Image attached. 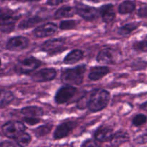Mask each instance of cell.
Masks as SVG:
<instances>
[{
  "instance_id": "8",
  "label": "cell",
  "mask_w": 147,
  "mask_h": 147,
  "mask_svg": "<svg viewBox=\"0 0 147 147\" xmlns=\"http://www.w3.org/2000/svg\"><path fill=\"white\" fill-rule=\"evenodd\" d=\"M56 74L57 73L55 69L43 68L34 73L32 76V78L34 82L42 83L53 80L55 78Z\"/></svg>"
},
{
  "instance_id": "11",
  "label": "cell",
  "mask_w": 147,
  "mask_h": 147,
  "mask_svg": "<svg viewBox=\"0 0 147 147\" xmlns=\"http://www.w3.org/2000/svg\"><path fill=\"white\" fill-rule=\"evenodd\" d=\"M76 126V123L73 121H67L60 123L54 132V139H60L66 137Z\"/></svg>"
},
{
  "instance_id": "31",
  "label": "cell",
  "mask_w": 147,
  "mask_h": 147,
  "mask_svg": "<svg viewBox=\"0 0 147 147\" xmlns=\"http://www.w3.org/2000/svg\"><path fill=\"white\" fill-rule=\"evenodd\" d=\"M135 142L139 144H144L147 143V134L142 135V136L136 138V139H135Z\"/></svg>"
},
{
  "instance_id": "4",
  "label": "cell",
  "mask_w": 147,
  "mask_h": 147,
  "mask_svg": "<svg viewBox=\"0 0 147 147\" xmlns=\"http://www.w3.org/2000/svg\"><path fill=\"white\" fill-rule=\"evenodd\" d=\"M24 131L25 126L20 121H9L2 126L3 134L9 139H16Z\"/></svg>"
},
{
  "instance_id": "7",
  "label": "cell",
  "mask_w": 147,
  "mask_h": 147,
  "mask_svg": "<svg viewBox=\"0 0 147 147\" xmlns=\"http://www.w3.org/2000/svg\"><path fill=\"white\" fill-rule=\"evenodd\" d=\"M76 13L84 20L93 21L98 17L99 11L96 9L83 4H78L76 7Z\"/></svg>"
},
{
  "instance_id": "26",
  "label": "cell",
  "mask_w": 147,
  "mask_h": 147,
  "mask_svg": "<svg viewBox=\"0 0 147 147\" xmlns=\"http://www.w3.org/2000/svg\"><path fill=\"white\" fill-rule=\"evenodd\" d=\"M78 22L76 20H65L60 22V28L63 30H72L78 25Z\"/></svg>"
},
{
  "instance_id": "3",
  "label": "cell",
  "mask_w": 147,
  "mask_h": 147,
  "mask_svg": "<svg viewBox=\"0 0 147 147\" xmlns=\"http://www.w3.org/2000/svg\"><path fill=\"white\" fill-rule=\"evenodd\" d=\"M40 65V60L33 57H30L19 62L14 67V70L18 74H28L34 71Z\"/></svg>"
},
{
  "instance_id": "25",
  "label": "cell",
  "mask_w": 147,
  "mask_h": 147,
  "mask_svg": "<svg viewBox=\"0 0 147 147\" xmlns=\"http://www.w3.org/2000/svg\"><path fill=\"white\" fill-rule=\"evenodd\" d=\"M52 129V126L50 125H44L34 129V133L37 137H43L48 134Z\"/></svg>"
},
{
  "instance_id": "2",
  "label": "cell",
  "mask_w": 147,
  "mask_h": 147,
  "mask_svg": "<svg viewBox=\"0 0 147 147\" xmlns=\"http://www.w3.org/2000/svg\"><path fill=\"white\" fill-rule=\"evenodd\" d=\"M86 70V65H79L75 68L67 69L62 73V82L68 86H79L83 83Z\"/></svg>"
},
{
  "instance_id": "27",
  "label": "cell",
  "mask_w": 147,
  "mask_h": 147,
  "mask_svg": "<svg viewBox=\"0 0 147 147\" xmlns=\"http://www.w3.org/2000/svg\"><path fill=\"white\" fill-rule=\"evenodd\" d=\"M14 99V94L10 91H7L4 93L3 98L0 102V107H6L8 106Z\"/></svg>"
},
{
  "instance_id": "13",
  "label": "cell",
  "mask_w": 147,
  "mask_h": 147,
  "mask_svg": "<svg viewBox=\"0 0 147 147\" xmlns=\"http://www.w3.org/2000/svg\"><path fill=\"white\" fill-rule=\"evenodd\" d=\"M99 13L101 15L103 21L106 23L112 22L116 17L114 7L111 4L102 6L100 8V10H99Z\"/></svg>"
},
{
  "instance_id": "38",
  "label": "cell",
  "mask_w": 147,
  "mask_h": 147,
  "mask_svg": "<svg viewBox=\"0 0 147 147\" xmlns=\"http://www.w3.org/2000/svg\"><path fill=\"white\" fill-rule=\"evenodd\" d=\"M0 65H1V60H0Z\"/></svg>"
},
{
  "instance_id": "19",
  "label": "cell",
  "mask_w": 147,
  "mask_h": 147,
  "mask_svg": "<svg viewBox=\"0 0 147 147\" xmlns=\"http://www.w3.org/2000/svg\"><path fill=\"white\" fill-rule=\"evenodd\" d=\"M83 57V53L80 50H72L64 58V63L67 65H73L80 61Z\"/></svg>"
},
{
  "instance_id": "30",
  "label": "cell",
  "mask_w": 147,
  "mask_h": 147,
  "mask_svg": "<svg viewBox=\"0 0 147 147\" xmlns=\"http://www.w3.org/2000/svg\"><path fill=\"white\" fill-rule=\"evenodd\" d=\"M24 121L28 125L33 126V125H35L37 123H38L40 121V119L37 117H24Z\"/></svg>"
},
{
  "instance_id": "20",
  "label": "cell",
  "mask_w": 147,
  "mask_h": 147,
  "mask_svg": "<svg viewBox=\"0 0 147 147\" xmlns=\"http://www.w3.org/2000/svg\"><path fill=\"white\" fill-rule=\"evenodd\" d=\"M76 13V7H69V6H65V7H61L55 13V17L56 19H61L64 17H71L74 16Z\"/></svg>"
},
{
  "instance_id": "6",
  "label": "cell",
  "mask_w": 147,
  "mask_h": 147,
  "mask_svg": "<svg viewBox=\"0 0 147 147\" xmlns=\"http://www.w3.org/2000/svg\"><path fill=\"white\" fill-rule=\"evenodd\" d=\"M77 93V88L73 86H68L60 88L55 96V100L58 104L67 103Z\"/></svg>"
},
{
  "instance_id": "29",
  "label": "cell",
  "mask_w": 147,
  "mask_h": 147,
  "mask_svg": "<svg viewBox=\"0 0 147 147\" xmlns=\"http://www.w3.org/2000/svg\"><path fill=\"white\" fill-rule=\"evenodd\" d=\"M88 101H89V97H86V96H83L80 100L77 102V107L79 109H84L88 107Z\"/></svg>"
},
{
  "instance_id": "39",
  "label": "cell",
  "mask_w": 147,
  "mask_h": 147,
  "mask_svg": "<svg viewBox=\"0 0 147 147\" xmlns=\"http://www.w3.org/2000/svg\"><path fill=\"white\" fill-rule=\"evenodd\" d=\"M146 46H147V42H146Z\"/></svg>"
},
{
  "instance_id": "24",
  "label": "cell",
  "mask_w": 147,
  "mask_h": 147,
  "mask_svg": "<svg viewBox=\"0 0 147 147\" xmlns=\"http://www.w3.org/2000/svg\"><path fill=\"white\" fill-rule=\"evenodd\" d=\"M31 140L32 139L30 135L24 132L16 139V143L20 146H27L30 144Z\"/></svg>"
},
{
  "instance_id": "1",
  "label": "cell",
  "mask_w": 147,
  "mask_h": 147,
  "mask_svg": "<svg viewBox=\"0 0 147 147\" xmlns=\"http://www.w3.org/2000/svg\"><path fill=\"white\" fill-rule=\"evenodd\" d=\"M110 94L104 89H95L89 96L88 108L91 112L103 110L109 104Z\"/></svg>"
},
{
  "instance_id": "15",
  "label": "cell",
  "mask_w": 147,
  "mask_h": 147,
  "mask_svg": "<svg viewBox=\"0 0 147 147\" xmlns=\"http://www.w3.org/2000/svg\"><path fill=\"white\" fill-rule=\"evenodd\" d=\"M19 16L11 11L4 10L0 14V25L8 26L13 24L19 19Z\"/></svg>"
},
{
  "instance_id": "9",
  "label": "cell",
  "mask_w": 147,
  "mask_h": 147,
  "mask_svg": "<svg viewBox=\"0 0 147 147\" xmlns=\"http://www.w3.org/2000/svg\"><path fill=\"white\" fill-rule=\"evenodd\" d=\"M29 45V40L25 37L17 36L10 39L7 43V50L11 51H19L25 49Z\"/></svg>"
},
{
  "instance_id": "23",
  "label": "cell",
  "mask_w": 147,
  "mask_h": 147,
  "mask_svg": "<svg viewBox=\"0 0 147 147\" xmlns=\"http://www.w3.org/2000/svg\"><path fill=\"white\" fill-rule=\"evenodd\" d=\"M138 26H139V24L136 22L129 23V24H126V25L123 26L119 29V34L122 36L127 35V34H129L131 32H132L134 30H136Z\"/></svg>"
},
{
  "instance_id": "37",
  "label": "cell",
  "mask_w": 147,
  "mask_h": 147,
  "mask_svg": "<svg viewBox=\"0 0 147 147\" xmlns=\"http://www.w3.org/2000/svg\"><path fill=\"white\" fill-rule=\"evenodd\" d=\"M1 90H0V96H1Z\"/></svg>"
},
{
  "instance_id": "35",
  "label": "cell",
  "mask_w": 147,
  "mask_h": 147,
  "mask_svg": "<svg viewBox=\"0 0 147 147\" xmlns=\"http://www.w3.org/2000/svg\"><path fill=\"white\" fill-rule=\"evenodd\" d=\"M141 109H144V110L147 111V102H146V103H144L143 105H142V106H141Z\"/></svg>"
},
{
  "instance_id": "36",
  "label": "cell",
  "mask_w": 147,
  "mask_h": 147,
  "mask_svg": "<svg viewBox=\"0 0 147 147\" xmlns=\"http://www.w3.org/2000/svg\"><path fill=\"white\" fill-rule=\"evenodd\" d=\"M25 1H40V0H25Z\"/></svg>"
},
{
  "instance_id": "10",
  "label": "cell",
  "mask_w": 147,
  "mask_h": 147,
  "mask_svg": "<svg viewBox=\"0 0 147 147\" xmlns=\"http://www.w3.org/2000/svg\"><path fill=\"white\" fill-rule=\"evenodd\" d=\"M57 26L53 22H48L36 27L34 30V35L37 37H46L54 34L57 32Z\"/></svg>"
},
{
  "instance_id": "21",
  "label": "cell",
  "mask_w": 147,
  "mask_h": 147,
  "mask_svg": "<svg viewBox=\"0 0 147 147\" xmlns=\"http://www.w3.org/2000/svg\"><path fill=\"white\" fill-rule=\"evenodd\" d=\"M135 7H136V5L133 1H130V0H126V1H123L119 5V12L121 14H130V13L133 12L134 10L135 9Z\"/></svg>"
},
{
  "instance_id": "12",
  "label": "cell",
  "mask_w": 147,
  "mask_h": 147,
  "mask_svg": "<svg viewBox=\"0 0 147 147\" xmlns=\"http://www.w3.org/2000/svg\"><path fill=\"white\" fill-rule=\"evenodd\" d=\"M117 57V55L113 49L107 48L101 50L97 55V61L100 63L104 64H111L113 63Z\"/></svg>"
},
{
  "instance_id": "18",
  "label": "cell",
  "mask_w": 147,
  "mask_h": 147,
  "mask_svg": "<svg viewBox=\"0 0 147 147\" xmlns=\"http://www.w3.org/2000/svg\"><path fill=\"white\" fill-rule=\"evenodd\" d=\"M129 136L126 132L124 131H118L113 134L111 139V144L112 146H119L123 144L129 142Z\"/></svg>"
},
{
  "instance_id": "14",
  "label": "cell",
  "mask_w": 147,
  "mask_h": 147,
  "mask_svg": "<svg viewBox=\"0 0 147 147\" xmlns=\"http://www.w3.org/2000/svg\"><path fill=\"white\" fill-rule=\"evenodd\" d=\"M109 73V69L105 66H95L90 69L88 74V78L90 80L96 81L103 78L104 76Z\"/></svg>"
},
{
  "instance_id": "16",
  "label": "cell",
  "mask_w": 147,
  "mask_h": 147,
  "mask_svg": "<svg viewBox=\"0 0 147 147\" xmlns=\"http://www.w3.org/2000/svg\"><path fill=\"white\" fill-rule=\"evenodd\" d=\"M113 131L111 129L106 127H100L98 129L94 134L95 139L99 142H106L111 141Z\"/></svg>"
},
{
  "instance_id": "5",
  "label": "cell",
  "mask_w": 147,
  "mask_h": 147,
  "mask_svg": "<svg viewBox=\"0 0 147 147\" xmlns=\"http://www.w3.org/2000/svg\"><path fill=\"white\" fill-rule=\"evenodd\" d=\"M65 42V40L64 38L52 39L45 42L42 45L41 49L50 55H55L65 50L66 47H63Z\"/></svg>"
},
{
  "instance_id": "17",
  "label": "cell",
  "mask_w": 147,
  "mask_h": 147,
  "mask_svg": "<svg viewBox=\"0 0 147 147\" xmlns=\"http://www.w3.org/2000/svg\"><path fill=\"white\" fill-rule=\"evenodd\" d=\"M21 113L24 117L40 118L44 114V111L38 106H27L21 110Z\"/></svg>"
},
{
  "instance_id": "33",
  "label": "cell",
  "mask_w": 147,
  "mask_h": 147,
  "mask_svg": "<svg viewBox=\"0 0 147 147\" xmlns=\"http://www.w3.org/2000/svg\"><path fill=\"white\" fill-rule=\"evenodd\" d=\"M98 144L95 142L94 140H92V139H89V140L86 141V142H83V144H82V146H86V147H90V146H97Z\"/></svg>"
},
{
  "instance_id": "32",
  "label": "cell",
  "mask_w": 147,
  "mask_h": 147,
  "mask_svg": "<svg viewBox=\"0 0 147 147\" xmlns=\"http://www.w3.org/2000/svg\"><path fill=\"white\" fill-rule=\"evenodd\" d=\"M138 15L140 17H147V5L143 6V7H141L140 9L138 11Z\"/></svg>"
},
{
  "instance_id": "28",
  "label": "cell",
  "mask_w": 147,
  "mask_h": 147,
  "mask_svg": "<svg viewBox=\"0 0 147 147\" xmlns=\"http://www.w3.org/2000/svg\"><path fill=\"white\" fill-rule=\"evenodd\" d=\"M147 121V117L144 114H138L135 116L132 121V123L134 126H141Z\"/></svg>"
},
{
  "instance_id": "22",
  "label": "cell",
  "mask_w": 147,
  "mask_h": 147,
  "mask_svg": "<svg viewBox=\"0 0 147 147\" xmlns=\"http://www.w3.org/2000/svg\"><path fill=\"white\" fill-rule=\"evenodd\" d=\"M40 22H41V19L40 17H30V18H27L26 20H23L19 24V28L20 29H27L32 27L35 26L36 24H38Z\"/></svg>"
},
{
  "instance_id": "34",
  "label": "cell",
  "mask_w": 147,
  "mask_h": 147,
  "mask_svg": "<svg viewBox=\"0 0 147 147\" xmlns=\"http://www.w3.org/2000/svg\"><path fill=\"white\" fill-rule=\"evenodd\" d=\"M64 1L65 0H47V4L50 6H57Z\"/></svg>"
}]
</instances>
